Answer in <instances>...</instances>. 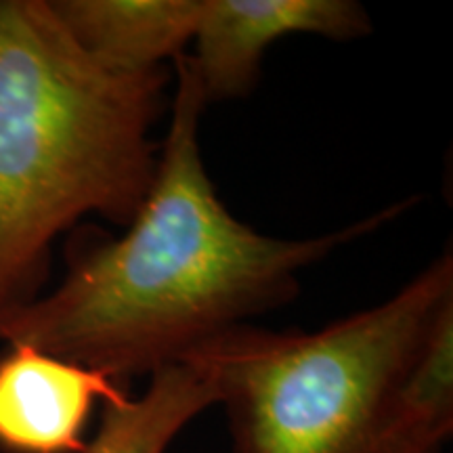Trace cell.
I'll return each mask as SVG.
<instances>
[{"instance_id": "obj_4", "label": "cell", "mask_w": 453, "mask_h": 453, "mask_svg": "<svg viewBox=\"0 0 453 453\" xmlns=\"http://www.w3.org/2000/svg\"><path fill=\"white\" fill-rule=\"evenodd\" d=\"M370 30L365 9L353 0H203L189 59L212 104L250 93L265 53L283 36L353 41Z\"/></svg>"}, {"instance_id": "obj_8", "label": "cell", "mask_w": 453, "mask_h": 453, "mask_svg": "<svg viewBox=\"0 0 453 453\" xmlns=\"http://www.w3.org/2000/svg\"><path fill=\"white\" fill-rule=\"evenodd\" d=\"M217 396L189 364H174L150 376L145 393L120 403H104L93 441L82 453H166L173 441Z\"/></svg>"}, {"instance_id": "obj_2", "label": "cell", "mask_w": 453, "mask_h": 453, "mask_svg": "<svg viewBox=\"0 0 453 453\" xmlns=\"http://www.w3.org/2000/svg\"><path fill=\"white\" fill-rule=\"evenodd\" d=\"M168 70L99 64L50 0H0V315L41 296L55 237L128 225L156 179Z\"/></svg>"}, {"instance_id": "obj_6", "label": "cell", "mask_w": 453, "mask_h": 453, "mask_svg": "<svg viewBox=\"0 0 453 453\" xmlns=\"http://www.w3.org/2000/svg\"><path fill=\"white\" fill-rule=\"evenodd\" d=\"M72 38L113 70L143 72L194 42L203 0H50Z\"/></svg>"}, {"instance_id": "obj_7", "label": "cell", "mask_w": 453, "mask_h": 453, "mask_svg": "<svg viewBox=\"0 0 453 453\" xmlns=\"http://www.w3.org/2000/svg\"><path fill=\"white\" fill-rule=\"evenodd\" d=\"M453 433V309L399 378L373 453H441Z\"/></svg>"}, {"instance_id": "obj_1", "label": "cell", "mask_w": 453, "mask_h": 453, "mask_svg": "<svg viewBox=\"0 0 453 453\" xmlns=\"http://www.w3.org/2000/svg\"><path fill=\"white\" fill-rule=\"evenodd\" d=\"M174 67L177 93L154 185L127 234H73L64 280L0 315V342L41 349L118 382L151 376L290 303L304 269L403 208L309 240L254 231L226 211L203 168L200 118L208 101L189 55H179Z\"/></svg>"}, {"instance_id": "obj_5", "label": "cell", "mask_w": 453, "mask_h": 453, "mask_svg": "<svg viewBox=\"0 0 453 453\" xmlns=\"http://www.w3.org/2000/svg\"><path fill=\"white\" fill-rule=\"evenodd\" d=\"M122 384L27 344L0 355V447L11 453H82L97 403H120Z\"/></svg>"}, {"instance_id": "obj_3", "label": "cell", "mask_w": 453, "mask_h": 453, "mask_svg": "<svg viewBox=\"0 0 453 453\" xmlns=\"http://www.w3.org/2000/svg\"><path fill=\"white\" fill-rule=\"evenodd\" d=\"M449 309L447 250L376 307L317 332L235 326L180 364L212 387L234 453H373L396 382Z\"/></svg>"}]
</instances>
